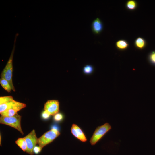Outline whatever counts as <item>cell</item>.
I'll return each instance as SVG.
<instances>
[{"mask_svg": "<svg viewBox=\"0 0 155 155\" xmlns=\"http://www.w3.org/2000/svg\"><path fill=\"white\" fill-rule=\"evenodd\" d=\"M60 134V132L57 129H51L38 138V144L42 148L45 146L52 142Z\"/></svg>", "mask_w": 155, "mask_h": 155, "instance_id": "3957f363", "label": "cell"}, {"mask_svg": "<svg viewBox=\"0 0 155 155\" xmlns=\"http://www.w3.org/2000/svg\"><path fill=\"white\" fill-rule=\"evenodd\" d=\"M63 118V116L61 113H58L54 115V119L56 121H61Z\"/></svg>", "mask_w": 155, "mask_h": 155, "instance_id": "d6986e66", "label": "cell"}, {"mask_svg": "<svg viewBox=\"0 0 155 155\" xmlns=\"http://www.w3.org/2000/svg\"><path fill=\"white\" fill-rule=\"evenodd\" d=\"M71 131L72 134L81 141L85 142L87 141V139L82 131L77 125L72 124Z\"/></svg>", "mask_w": 155, "mask_h": 155, "instance_id": "52a82bcc", "label": "cell"}, {"mask_svg": "<svg viewBox=\"0 0 155 155\" xmlns=\"http://www.w3.org/2000/svg\"><path fill=\"white\" fill-rule=\"evenodd\" d=\"M59 104L58 100H48L44 104V110L47 111L51 115L54 116L59 111Z\"/></svg>", "mask_w": 155, "mask_h": 155, "instance_id": "8992f818", "label": "cell"}, {"mask_svg": "<svg viewBox=\"0 0 155 155\" xmlns=\"http://www.w3.org/2000/svg\"><path fill=\"white\" fill-rule=\"evenodd\" d=\"M0 83L2 87L6 91L10 92L11 88L8 82L6 80L1 78L0 79Z\"/></svg>", "mask_w": 155, "mask_h": 155, "instance_id": "5bb4252c", "label": "cell"}, {"mask_svg": "<svg viewBox=\"0 0 155 155\" xmlns=\"http://www.w3.org/2000/svg\"><path fill=\"white\" fill-rule=\"evenodd\" d=\"M16 38V37L10 57L1 75V78L4 79L8 82L12 90L14 92L16 91V90L13 84L12 79L13 72V59L15 48Z\"/></svg>", "mask_w": 155, "mask_h": 155, "instance_id": "6da1fadb", "label": "cell"}, {"mask_svg": "<svg viewBox=\"0 0 155 155\" xmlns=\"http://www.w3.org/2000/svg\"><path fill=\"white\" fill-rule=\"evenodd\" d=\"M111 129V125L108 123L98 126L95 129L90 139V142L91 145H94Z\"/></svg>", "mask_w": 155, "mask_h": 155, "instance_id": "277c9868", "label": "cell"}, {"mask_svg": "<svg viewBox=\"0 0 155 155\" xmlns=\"http://www.w3.org/2000/svg\"><path fill=\"white\" fill-rule=\"evenodd\" d=\"M41 115L43 119H47L49 118L51 115L47 111L44 110L42 112Z\"/></svg>", "mask_w": 155, "mask_h": 155, "instance_id": "ffe728a7", "label": "cell"}, {"mask_svg": "<svg viewBox=\"0 0 155 155\" xmlns=\"http://www.w3.org/2000/svg\"><path fill=\"white\" fill-rule=\"evenodd\" d=\"M129 44L125 40L121 39L117 41L115 43L117 48L120 51H124L128 48Z\"/></svg>", "mask_w": 155, "mask_h": 155, "instance_id": "7c38bea8", "label": "cell"}, {"mask_svg": "<svg viewBox=\"0 0 155 155\" xmlns=\"http://www.w3.org/2000/svg\"><path fill=\"white\" fill-rule=\"evenodd\" d=\"M18 102L14 100L0 105V113L7 110L13 108Z\"/></svg>", "mask_w": 155, "mask_h": 155, "instance_id": "9c48e42d", "label": "cell"}, {"mask_svg": "<svg viewBox=\"0 0 155 155\" xmlns=\"http://www.w3.org/2000/svg\"><path fill=\"white\" fill-rule=\"evenodd\" d=\"M148 60L150 64L155 66V51H152L149 53Z\"/></svg>", "mask_w": 155, "mask_h": 155, "instance_id": "2e32d148", "label": "cell"}, {"mask_svg": "<svg viewBox=\"0 0 155 155\" xmlns=\"http://www.w3.org/2000/svg\"><path fill=\"white\" fill-rule=\"evenodd\" d=\"M13 100V97L11 96L0 97V105Z\"/></svg>", "mask_w": 155, "mask_h": 155, "instance_id": "ac0fdd59", "label": "cell"}, {"mask_svg": "<svg viewBox=\"0 0 155 155\" xmlns=\"http://www.w3.org/2000/svg\"><path fill=\"white\" fill-rule=\"evenodd\" d=\"M137 2L134 0H129L126 3V7L130 10H135L137 7Z\"/></svg>", "mask_w": 155, "mask_h": 155, "instance_id": "9a60e30c", "label": "cell"}, {"mask_svg": "<svg viewBox=\"0 0 155 155\" xmlns=\"http://www.w3.org/2000/svg\"><path fill=\"white\" fill-rule=\"evenodd\" d=\"M134 44L137 49L142 50L144 49L146 45V42L145 40L143 38L139 37L135 40Z\"/></svg>", "mask_w": 155, "mask_h": 155, "instance_id": "8fae6325", "label": "cell"}, {"mask_svg": "<svg viewBox=\"0 0 155 155\" xmlns=\"http://www.w3.org/2000/svg\"><path fill=\"white\" fill-rule=\"evenodd\" d=\"M15 143L24 152L27 150V144L25 139L23 138H18L16 141Z\"/></svg>", "mask_w": 155, "mask_h": 155, "instance_id": "4fadbf2b", "label": "cell"}, {"mask_svg": "<svg viewBox=\"0 0 155 155\" xmlns=\"http://www.w3.org/2000/svg\"><path fill=\"white\" fill-rule=\"evenodd\" d=\"M83 70L84 74L86 75H89L93 72L94 67L91 65H87L84 67Z\"/></svg>", "mask_w": 155, "mask_h": 155, "instance_id": "e0dca14e", "label": "cell"}, {"mask_svg": "<svg viewBox=\"0 0 155 155\" xmlns=\"http://www.w3.org/2000/svg\"><path fill=\"white\" fill-rule=\"evenodd\" d=\"M42 148L41 147L37 146H35L34 148L33 152L34 153L36 154H39L41 151Z\"/></svg>", "mask_w": 155, "mask_h": 155, "instance_id": "44dd1931", "label": "cell"}, {"mask_svg": "<svg viewBox=\"0 0 155 155\" xmlns=\"http://www.w3.org/2000/svg\"><path fill=\"white\" fill-rule=\"evenodd\" d=\"M103 28V23L99 18L94 20L92 23V30L93 33L95 34H100Z\"/></svg>", "mask_w": 155, "mask_h": 155, "instance_id": "ba28073f", "label": "cell"}, {"mask_svg": "<svg viewBox=\"0 0 155 155\" xmlns=\"http://www.w3.org/2000/svg\"><path fill=\"white\" fill-rule=\"evenodd\" d=\"M22 116L17 113L13 116L7 117L1 115L0 123L11 127L19 131L22 135L24 134L21 125Z\"/></svg>", "mask_w": 155, "mask_h": 155, "instance_id": "7a4b0ae2", "label": "cell"}, {"mask_svg": "<svg viewBox=\"0 0 155 155\" xmlns=\"http://www.w3.org/2000/svg\"><path fill=\"white\" fill-rule=\"evenodd\" d=\"M22 109L20 107H17L5 110L0 113L1 115L7 117L13 116L17 113V112Z\"/></svg>", "mask_w": 155, "mask_h": 155, "instance_id": "30bf717a", "label": "cell"}, {"mask_svg": "<svg viewBox=\"0 0 155 155\" xmlns=\"http://www.w3.org/2000/svg\"><path fill=\"white\" fill-rule=\"evenodd\" d=\"M24 138L27 144V148L26 152L30 155H33L34 154L33 149L38 144V140L35 130H33Z\"/></svg>", "mask_w": 155, "mask_h": 155, "instance_id": "5b68a950", "label": "cell"}]
</instances>
